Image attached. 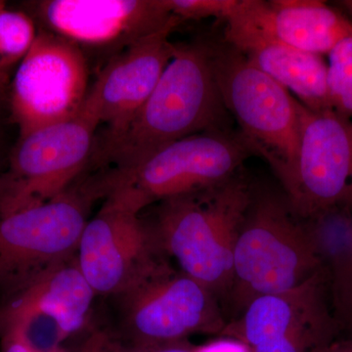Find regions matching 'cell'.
<instances>
[{
  "label": "cell",
  "mask_w": 352,
  "mask_h": 352,
  "mask_svg": "<svg viewBox=\"0 0 352 352\" xmlns=\"http://www.w3.org/2000/svg\"><path fill=\"white\" fill-rule=\"evenodd\" d=\"M220 95L207 43L176 45L154 91L122 131L104 136L94 159L110 171L131 170L147 157L187 136L232 131Z\"/></svg>",
  "instance_id": "6da1fadb"
},
{
  "label": "cell",
  "mask_w": 352,
  "mask_h": 352,
  "mask_svg": "<svg viewBox=\"0 0 352 352\" xmlns=\"http://www.w3.org/2000/svg\"><path fill=\"white\" fill-rule=\"evenodd\" d=\"M254 187L241 170L210 188L159 201L146 217L161 251L220 303L230 293L234 250Z\"/></svg>",
  "instance_id": "7a4b0ae2"
},
{
  "label": "cell",
  "mask_w": 352,
  "mask_h": 352,
  "mask_svg": "<svg viewBox=\"0 0 352 352\" xmlns=\"http://www.w3.org/2000/svg\"><path fill=\"white\" fill-rule=\"evenodd\" d=\"M323 270L312 222L296 214L283 191L254 185L234 250L227 298L234 316L254 298L295 288Z\"/></svg>",
  "instance_id": "3957f363"
},
{
  "label": "cell",
  "mask_w": 352,
  "mask_h": 352,
  "mask_svg": "<svg viewBox=\"0 0 352 352\" xmlns=\"http://www.w3.org/2000/svg\"><path fill=\"white\" fill-rule=\"evenodd\" d=\"M103 300L104 317L95 321L129 346H164L199 333L220 335L227 324L219 298L168 258L131 288Z\"/></svg>",
  "instance_id": "277c9868"
},
{
  "label": "cell",
  "mask_w": 352,
  "mask_h": 352,
  "mask_svg": "<svg viewBox=\"0 0 352 352\" xmlns=\"http://www.w3.org/2000/svg\"><path fill=\"white\" fill-rule=\"evenodd\" d=\"M207 44L226 110L245 142L268 164L286 193L300 151V102L223 41Z\"/></svg>",
  "instance_id": "5b68a950"
},
{
  "label": "cell",
  "mask_w": 352,
  "mask_h": 352,
  "mask_svg": "<svg viewBox=\"0 0 352 352\" xmlns=\"http://www.w3.org/2000/svg\"><path fill=\"white\" fill-rule=\"evenodd\" d=\"M100 198L90 178L52 200L0 215V308L75 258L90 208Z\"/></svg>",
  "instance_id": "8992f818"
},
{
  "label": "cell",
  "mask_w": 352,
  "mask_h": 352,
  "mask_svg": "<svg viewBox=\"0 0 352 352\" xmlns=\"http://www.w3.org/2000/svg\"><path fill=\"white\" fill-rule=\"evenodd\" d=\"M254 155L238 131L201 132L162 148L131 170H109L99 183L104 199L113 197L142 212L159 201L226 182Z\"/></svg>",
  "instance_id": "52a82bcc"
},
{
  "label": "cell",
  "mask_w": 352,
  "mask_h": 352,
  "mask_svg": "<svg viewBox=\"0 0 352 352\" xmlns=\"http://www.w3.org/2000/svg\"><path fill=\"white\" fill-rule=\"evenodd\" d=\"M97 127L80 112L21 138L0 175V215L52 200L76 184L94 157Z\"/></svg>",
  "instance_id": "ba28073f"
},
{
  "label": "cell",
  "mask_w": 352,
  "mask_h": 352,
  "mask_svg": "<svg viewBox=\"0 0 352 352\" xmlns=\"http://www.w3.org/2000/svg\"><path fill=\"white\" fill-rule=\"evenodd\" d=\"M88 76L82 48L39 30L11 87V113L20 138L78 115L88 92Z\"/></svg>",
  "instance_id": "9c48e42d"
},
{
  "label": "cell",
  "mask_w": 352,
  "mask_h": 352,
  "mask_svg": "<svg viewBox=\"0 0 352 352\" xmlns=\"http://www.w3.org/2000/svg\"><path fill=\"white\" fill-rule=\"evenodd\" d=\"M164 258L142 212L113 197L88 219L76 254L80 272L102 300L131 288Z\"/></svg>",
  "instance_id": "30bf717a"
},
{
  "label": "cell",
  "mask_w": 352,
  "mask_h": 352,
  "mask_svg": "<svg viewBox=\"0 0 352 352\" xmlns=\"http://www.w3.org/2000/svg\"><path fill=\"white\" fill-rule=\"evenodd\" d=\"M44 31L85 48L113 51L168 30L182 21L166 0H41L30 3Z\"/></svg>",
  "instance_id": "8fae6325"
},
{
  "label": "cell",
  "mask_w": 352,
  "mask_h": 352,
  "mask_svg": "<svg viewBox=\"0 0 352 352\" xmlns=\"http://www.w3.org/2000/svg\"><path fill=\"white\" fill-rule=\"evenodd\" d=\"M96 300L75 256L0 308V330L15 328L34 352H64L94 326Z\"/></svg>",
  "instance_id": "7c38bea8"
},
{
  "label": "cell",
  "mask_w": 352,
  "mask_h": 352,
  "mask_svg": "<svg viewBox=\"0 0 352 352\" xmlns=\"http://www.w3.org/2000/svg\"><path fill=\"white\" fill-rule=\"evenodd\" d=\"M300 143L293 183L285 193L298 217L352 208V120L315 113L300 103Z\"/></svg>",
  "instance_id": "4fadbf2b"
},
{
  "label": "cell",
  "mask_w": 352,
  "mask_h": 352,
  "mask_svg": "<svg viewBox=\"0 0 352 352\" xmlns=\"http://www.w3.org/2000/svg\"><path fill=\"white\" fill-rule=\"evenodd\" d=\"M171 32L152 34L113 55L88 89L80 112L106 126L104 136L122 131L154 91L175 53Z\"/></svg>",
  "instance_id": "5bb4252c"
},
{
  "label": "cell",
  "mask_w": 352,
  "mask_h": 352,
  "mask_svg": "<svg viewBox=\"0 0 352 352\" xmlns=\"http://www.w3.org/2000/svg\"><path fill=\"white\" fill-rule=\"evenodd\" d=\"M335 326L340 324L331 303L327 271L323 270L295 288L254 298L227 321L220 336L252 349Z\"/></svg>",
  "instance_id": "9a60e30c"
},
{
  "label": "cell",
  "mask_w": 352,
  "mask_h": 352,
  "mask_svg": "<svg viewBox=\"0 0 352 352\" xmlns=\"http://www.w3.org/2000/svg\"><path fill=\"white\" fill-rule=\"evenodd\" d=\"M240 0L226 20L222 41L239 51L256 68L286 88L315 113L333 111L329 96L328 66L323 57L292 47L250 19Z\"/></svg>",
  "instance_id": "2e32d148"
},
{
  "label": "cell",
  "mask_w": 352,
  "mask_h": 352,
  "mask_svg": "<svg viewBox=\"0 0 352 352\" xmlns=\"http://www.w3.org/2000/svg\"><path fill=\"white\" fill-rule=\"evenodd\" d=\"M243 12L275 38L310 54H330L352 22L320 0H242Z\"/></svg>",
  "instance_id": "e0dca14e"
},
{
  "label": "cell",
  "mask_w": 352,
  "mask_h": 352,
  "mask_svg": "<svg viewBox=\"0 0 352 352\" xmlns=\"http://www.w3.org/2000/svg\"><path fill=\"white\" fill-rule=\"evenodd\" d=\"M34 21L29 14L0 6V73L8 75L20 63L38 36Z\"/></svg>",
  "instance_id": "ac0fdd59"
},
{
  "label": "cell",
  "mask_w": 352,
  "mask_h": 352,
  "mask_svg": "<svg viewBox=\"0 0 352 352\" xmlns=\"http://www.w3.org/2000/svg\"><path fill=\"white\" fill-rule=\"evenodd\" d=\"M328 58V90L333 110L352 120V36L340 41Z\"/></svg>",
  "instance_id": "d6986e66"
},
{
  "label": "cell",
  "mask_w": 352,
  "mask_h": 352,
  "mask_svg": "<svg viewBox=\"0 0 352 352\" xmlns=\"http://www.w3.org/2000/svg\"><path fill=\"white\" fill-rule=\"evenodd\" d=\"M240 0H166L171 13L180 21L214 18L226 22L232 16Z\"/></svg>",
  "instance_id": "ffe728a7"
},
{
  "label": "cell",
  "mask_w": 352,
  "mask_h": 352,
  "mask_svg": "<svg viewBox=\"0 0 352 352\" xmlns=\"http://www.w3.org/2000/svg\"><path fill=\"white\" fill-rule=\"evenodd\" d=\"M103 329V328H102ZM104 330V329H103ZM105 331V330H104ZM106 344L108 352H199L200 347L193 346L187 342L177 344H164V346H135L122 344L119 340L113 339L106 332Z\"/></svg>",
  "instance_id": "44dd1931"
},
{
  "label": "cell",
  "mask_w": 352,
  "mask_h": 352,
  "mask_svg": "<svg viewBox=\"0 0 352 352\" xmlns=\"http://www.w3.org/2000/svg\"><path fill=\"white\" fill-rule=\"evenodd\" d=\"M65 352H108L105 331L94 321L87 333L65 347Z\"/></svg>",
  "instance_id": "7402d4cb"
},
{
  "label": "cell",
  "mask_w": 352,
  "mask_h": 352,
  "mask_svg": "<svg viewBox=\"0 0 352 352\" xmlns=\"http://www.w3.org/2000/svg\"><path fill=\"white\" fill-rule=\"evenodd\" d=\"M0 352H34L13 327L0 331Z\"/></svg>",
  "instance_id": "603a6c76"
},
{
  "label": "cell",
  "mask_w": 352,
  "mask_h": 352,
  "mask_svg": "<svg viewBox=\"0 0 352 352\" xmlns=\"http://www.w3.org/2000/svg\"><path fill=\"white\" fill-rule=\"evenodd\" d=\"M335 317L342 331H346L349 338H352V273L349 289L340 307L335 311Z\"/></svg>",
  "instance_id": "cb8c5ba5"
},
{
  "label": "cell",
  "mask_w": 352,
  "mask_h": 352,
  "mask_svg": "<svg viewBox=\"0 0 352 352\" xmlns=\"http://www.w3.org/2000/svg\"><path fill=\"white\" fill-rule=\"evenodd\" d=\"M321 352H352V338L336 339Z\"/></svg>",
  "instance_id": "d4e9b609"
},
{
  "label": "cell",
  "mask_w": 352,
  "mask_h": 352,
  "mask_svg": "<svg viewBox=\"0 0 352 352\" xmlns=\"http://www.w3.org/2000/svg\"><path fill=\"white\" fill-rule=\"evenodd\" d=\"M338 4L352 17V0H342V1L338 2Z\"/></svg>",
  "instance_id": "484cf974"
},
{
  "label": "cell",
  "mask_w": 352,
  "mask_h": 352,
  "mask_svg": "<svg viewBox=\"0 0 352 352\" xmlns=\"http://www.w3.org/2000/svg\"><path fill=\"white\" fill-rule=\"evenodd\" d=\"M7 75L6 74L0 73V87L4 85L6 82Z\"/></svg>",
  "instance_id": "4316f807"
},
{
  "label": "cell",
  "mask_w": 352,
  "mask_h": 352,
  "mask_svg": "<svg viewBox=\"0 0 352 352\" xmlns=\"http://www.w3.org/2000/svg\"><path fill=\"white\" fill-rule=\"evenodd\" d=\"M3 4H4V2H3V1H0V6H3Z\"/></svg>",
  "instance_id": "83f0119b"
}]
</instances>
